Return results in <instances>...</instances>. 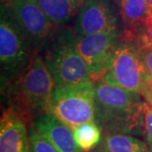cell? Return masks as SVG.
I'll return each mask as SVG.
<instances>
[{"label":"cell","instance_id":"cell-1","mask_svg":"<svg viewBox=\"0 0 152 152\" xmlns=\"http://www.w3.org/2000/svg\"><path fill=\"white\" fill-rule=\"evenodd\" d=\"M95 122L103 133L144 132L145 98L139 93L95 81Z\"/></svg>","mask_w":152,"mask_h":152},{"label":"cell","instance_id":"cell-2","mask_svg":"<svg viewBox=\"0 0 152 152\" xmlns=\"http://www.w3.org/2000/svg\"><path fill=\"white\" fill-rule=\"evenodd\" d=\"M55 82L44 59L37 53L11 83L10 99L13 108L25 122L48 112Z\"/></svg>","mask_w":152,"mask_h":152},{"label":"cell","instance_id":"cell-3","mask_svg":"<svg viewBox=\"0 0 152 152\" xmlns=\"http://www.w3.org/2000/svg\"><path fill=\"white\" fill-rule=\"evenodd\" d=\"M95 82L91 80L72 85H55L48 113L73 129L95 121Z\"/></svg>","mask_w":152,"mask_h":152},{"label":"cell","instance_id":"cell-4","mask_svg":"<svg viewBox=\"0 0 152 152\" xmlns=\"http://www.w3.org/2000/svg\"><path fill=\"white\" fill-rule=\"evenodd\" d=\"M43 59L55 85H72L91 80L87 65L76 49L73 31H56L45 48Z\"/></svg>","mask_w":152,"mask_h":152},{"label":"cell","instance_id":"cell-5","mask_svg":"<svg viewBox=\"0 0 152 152\" xmlns=\"http://www.w3.org/2000/svg\"><path fill=\"white\" fill-rule=\"evenodd\" d=\"M100 80L112 86L139 93L146 102L152 104L150 88L151 78L133 43L122 42L109 69Z\"/></svg>","mask_w":152,"mask_h":152},{"label":"cell","instance_id":"cell-6","mask_svg":"<svg viewBox=\"0 0 152 152\" xmlns=\"http://www.w3.org/2000/svg\"><path fill=\"white\" fill-rule=\"evenodd\" d=\"M31 48L11 19L4 4L1 6L0 61L1 82L12 83L28 65Z\"/></svg>","mask_w":152,"mask_h":152},{"label":"cell","instance_id":"cell-7","mask_svg":"<svg viewBox=\"0 0 152 152\" xmlns=\"http://www.w3.org/2000/svg\"><path fill=\"white\" fill-rule=\"evenodd\" d=\"M9 15L30 48H45L56 33L53 21L44 13L37 0H9L4 2Z\"/></svg>","mask_w":152,"mask_h":152},{"label":"cell","instance_id":"cell-8","mask_svg":"<svg viewBox=\"0 0 152 152\" xmlns=\"http://www.w3.org/2000/svg\"><path fill=\"white\" fill-rule=\"evenodd\" d=\"M76 49L85 61L93 81L100 80L111 65L122 43L118 31L80 35L75 32Z\"/></svg>","mask_w":152,"mask_h":152},{"label":"cell","instance_id":"cell-9","mask_svg":"<svg viewBox=\"0 0 152 152\" xmlns=\"http://www.w3.org/2000/svg\"><path fill=\"white\" fill-rule=\"evenodd\" d=\"M118 17L110 0H86L78 13L75 32L80 35L118 31Z\"/></svg>","mask_w":152,"mask_h":152},{"label":"cell","instance_id":"cell-10","mask_svg":"<svg viewBox=\"0 0 152 152\" xmlns=\"http://www.w3.org/2000/svg\"><path fill=\"white\" fill-rule=\"evenodd\" d=\"M34 127L51 142L58 152H84L77 145L73 129L50 113L39 116Z\"/></svg>","mask_w":152,"mask_h":152},{"label":"cell","instance_id":"cell-11","mask_svg":"<svg viewBox=\"0 0 152 152\" xmlns=\"http://www.w3.org/2000/svg\"><path fill=\"white\" fill-rule=\"evenodd\" d=\"M27 140L25 121L12 107L5 109L0 121V152H21Z\"/></svg>","mask_w":152,"mask_h":152},{"label":"cell","instance_id":"cell-12","mask_svg":"<svg viewBox=\"0 0 152 152\" xmlns=\"http://www.w3.org/2000/svg\"><path fill=\"white\" fill-rule=\"evenodd\" d=\"M118 6L124 24L122 42H129L137 31L152 20V5L146 0H118Z\"/></svg>","mask_w":152,"mask_h":152},{"label":"cell","instance_id":"cell-13","mask_svg":"<svg viewBox=\"0 0 152 152\" xmlns=\"http://www.w3.org/2000/svg\"><path fill=\"white\" fill-rule=\"evenodd\" d=\"M93 152H150L146 144L129 134L103 133Z\"/></svg>","mask_w":152,"mask_h":152},{"label":"cell","instance_id":"cell-14","mask_svg":"<svg viewBox=\"0 0 152 152\" xmlns=\"http://www.w3.org/2000/svg\"><path fill=\"white\" fill-rule=\"evenodd\" d=\"M44 13L58 26L65 24L80 10L86 0H37Z\"/></svg>","mask_w":152,"mask_h":152},{"label":"cell","instance_id":"cell-15","mask_svg":"<svg viewBox=\"0 0 152 152\" xmlns=\"http://www.w3.org/2000/svg\"><path fill=\"white\" fill-rule=\"evenodd\" d=\"M76 143L83 151L94 150L102 140V130L97 124L93 121L79 125L73 129Z\"/></svg>","mask_w":152,"mask_h":152},{"label":"cell","instance_id":"cell-16","mask_svg":"<svg viewBox=\"0 0 152 152\" xmlns=\"http://www.w3.org/2000/svg\"><path fill=\"white\" fill-rule=\"evenodd\" d=\"M28 143L31 152H58L56 147L35 127L29 131Z\"/></svg>","mask_w":152,"mask_h":152},{"label":"cell","instance_id":"cell-17","mask_svg":"<svg viewBox=\"0 0 152 152\" xmlns=\"http://www.w3.org/2000/svg\"><path fill=\"white\" fill-rule=\"evenodd\" d=\"M129 42L137 46L152 48V20L148 22L139 31H137Z\"/></svg>","mask_w":152,"mask_h":152},{"label":"cell","instance_id":"cell-18","mask_svg":"<svg viewBox=\"0 0 152 152\" xmlns=\"http://www.w3.org/2000/svg\"><path fill=\"white\" fill-rule=\"evenodd\" d=\"M144 134L150 152H152V104L144 103Z\"/></svg>","mask_w":152,"mask_h":152},{"label":"cell","instance_id":"cell-19","mask_svg":"<svg viewBox=\"0 0 152 152\" xmlns=\"http://www.w3.org/2000/svg\"><path fill=\"white\" fill-rule=\"evenodd\" d=\"M134 46L140 58L141 59L149 75L152 79V48L145 47V46H137V45Z\"/></svg>","mask_w":152,"mask_h":152},{"label":"cell","instance_id":"cell-20","mask_svg":"<svg viewBox=\"0 0 152 152\" xmlns=\"http://www.w3.org/2000/svg\"><path fill=\"white\" fill-rule=\"evenodd\" d=\"M21 152H31L30 147H29V143H28V140L27 142L25 144V145H24V147H23Z\"/></svg>","mask_w":152,"mask_h":152},{"label":"cell","instance_id":"cell-21","mask_svg":"<svg viewBox=\"0 0 152 152\" xmlns=\"http://www.w3.org/2000/svg\"><path fill=\"white\" fill-rule=\"evenodd\" d=\"M150 88H151V92L152 94V79L151 80V83H150Z\"/></svg>","mask_w":152,"mask_h":152},{"label":"cell","instance_id":"cell-22","mask_svg":"<svg viewBox=\"0 0 152 152\" xmlns=\"http://www.w3.org/2000/svg\"><path fill=\"white\" fill-rule=\"evenodd\" d=\"M146 1L149 3V4H151L152 5V0H146Z\"/></svg>","mask_w":152,"mask_h":152},{"label":"cell","instance_id":"cell-23","mask_svg":"<svg viewBox=\"0 0 152 152\" xmlns=\"http://www.w3.org/2000/svg\"><path fill=\"white\" fill-rule=\"evenodd\" d=\"M4 2H6V1H9V0H3Z\"/></svg>","mask_w":152,"mask_h":152}]
</instances>
